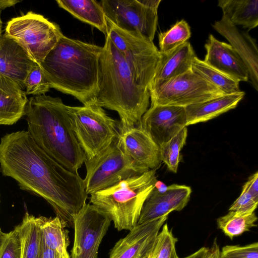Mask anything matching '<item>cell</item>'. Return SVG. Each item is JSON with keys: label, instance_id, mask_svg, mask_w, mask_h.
I'll use <instances>...</instances> for the list:
<instances>
[{"label": "cell", "instance_id": "6da1fadb", "mask_svg": "<svg viewBox=\"0 0 258 258\" xmlns=\"http://www.w3.org/2000/svg\"><path fill=\"white\" fill-rule=\"evenodd\" d=\"M0 171L20 188L44 199L67 224L86 204L83 179L48 155L29 133L7 134L0 142Z\"/></svg>", "mask_w": 258, "mask_h": 258}, {"label": "cell", "instance_id": "7a4b0ae2", "mask_svg": "<svg viewBox=\"0 0 258 258\" xmlns=\"http://www.w3.org/2000/svg\"><path fill=\"white\" fill-rule=\"evenodd\" d=\"M102 49L63 35L39 65L51 88L74 96L84 106L94 104Z\"/></svg>", "mask_w": 258, "mask_h": 258}, {"label": "cell", "instance_id": "3957f363", "mask_svg": "<svg viewBox=\"0 0 258 258\" xmlns=\"http://www.w3.org/2000/svg\"><path fill=\"white\" fill-rule=\"evenodd\" d=\"M25 115L28 132L48 155L71 172L78 173L86 159L72 127L68 106L59 97L33 96Z\"/></svg>", "mask_w": 258, "mask_h": 258}, {"label": "cell", "instance_id": "277c9868", "mask_svg": "<svg viewBox=\"0 0 258 258\" xmlns=\"http://www.w3.org/2000/svg\"><path fill=\"white\" fill-rule=\"evenodd\" d=\"M98 69L95 103L118 113L119 130L139 125L148 110L149 91L136 83L123 56L108 35Z\"/></svg>", "mask_w": 258, "mask_h": 258}, {"label": "cell", "instance_id": "5b68a950", "mask_svg": "<svg viewBox=\"0 0 258 258\" xmlns=\"http://www.w3.org/2000/svg\"><path fill=\"white\" fill-rule=\"evenodd\" d=\"M155 171L149 170L93 193L90 202L105 214L118 231H130L138 225L143 204L154 187Z\"/></svg>", "mask_w": 258, "mask_h": 258}, {"label": "cell", "instance_id": "8992f818", "mask_svg": "<svg viewBox=\"0 0 258 258\" xmlns=\"http://www.w3.org/2000/svg\"><path fill=\"white\" fill-rule=\"evenodd\" d=\"M68 111L72 127L86 159L97 155L117 138L119 122L96 103L79 107L68 106Z\"/></svg>", "mask_w": 258, "mask_h": 258}, {"label": "cell", "instance_id": "52a82bcc", "mask_svg": "<svg viewBox=\"0 0 258 258\" xmlns=\"http://www.w3.org/2000/svg\"><path fill=\"white\" fill-rule=\"evenodd\" d=\"M84 163L86 175L83 181L88 195L149 170L137 165L125 154L117 138L94 157L86 158Z\"/></svg>", "mask_w": 258, "mask_h": 258}, {"label": "cell", "instance_id": "ba28073f", "mask_svg": "<svg viewBox=\"0 0 258 258\" xmlns=\"http://www.w3.org/2000/svg\"><path fill=\"white\" fill-rule=\"evenodd\" d=\"M108 36L127 63L136 83L148 89L160 58L153 41L140 34L128 32L106 19Z\"/></svg>", "mask_w": 258, "mask_h": 258}, {"label": "cell", "instance_id": "9c48e42d", "mask_svg": "<svg viewBox=\"0 0 258 258\" xmlns=\"http://www.w3.org/2000/svg\"><path fill=\"white\" fill-rule=\"evenodd\" d=\"M5 33L18 41L38 64L63 35L57 24L33 12L12 18Z\"/></svg>", "mask_w": 258, "mask_h": 258}, {"label": "cell", "instance_id": "30bf717a", "mask_svg": "<svg viewBox=\"0 0 258 258\" xmlns=\"http://www.w3.org/2000/svg\"><path fill=\"white\" fill-rule=\"evenodd\" d=\"M161 0H102L106 18L124 31L140 34L153 41Z\"/></svg>", "mask_w": 258, "mask_h": 258}, {"label": "cell", "instance_id": "8fae6325", "mask_svg": "<svg viewBox=\"0 0 258 258\" xmlns=\"http://www.w3.org/2000/svg\"><path fill=\"white\" fill-rule=\"evenodd\" d=\"M149 93L151 105L183 107L226 95L192 70L149 91Z\"/></svg>", "mask_w": 258, "mask_h": 258}, {"label": "cell", "instance_id": "7c38bea8", "mask_svg": "<svg viewBox=\"0 0 258 258\" xmlns=\"http://www.w3.org/2000/svg\"><path fill=\"white\" fill-rule=\"evenodd\" d=\"M111 221L102 211L86 204L73 219L74 240L71 258H97Z\"/></svg>", "mask_w": 258, "mask_h": 258}, {"label": "cell", "instance_id": "4fadbf2b", "mask_svg": "<svg viewBox=\"0 0 258 258\" xmlns=\"http://www.w3.org/2000/svg\"><path fill=\"white\" fill-rule=\"evenodd\" d=\"M139 125L160 145L186 127L184 107L171 105H151L143 115Z\"/></svg>", "mask_w": 258, "mask_h": 258}, {"label": "cell", "instance_id": "5bb4252c", "mask_svg": "<svg viewBox=\"0 0 258 258\" xmlns=\"http://www.w3.org/2000/svg\"><path fill=\"white\" fill-rule=\"evenodd\" d=\"M168 216L137 225L115 244L109 258H149Z\"/></svg>", "mask_w": 258, "mask_h": 258}, {"label": "cell", "instance_id": "9a60e30c", "mask_svg": "<svg viewBox=\"0 0 258 258\" xmlns=\"http://www.w3.org/2000/svg\"><path fill=\"white\" fill-rule=\"evenodd\" d=\"M117 140L122 151L137 165L154 170L160 166L159 146L139 124L119 130Z\"/></svg>", "mask_w": 258, "mask_h": 258}, {"label": "cell", "instance_id": "2e32d148", "mask_svg": "<svg viewBox=\"0 0 258 258\" xmlns=\"http://www.w3.org/2000/svg\"><path fill=\"white\" fill-rule=\"evenodd\" d=\"M191 193V188L185 185L172 184L163 192L154 187L143 204L138 224L182 210L189 202Z\"/></svg>", "mask_w": 258, "mask_h": 258}, {"label": "cell", "instance_id": "e0dca14e", "mask_svg": "<svg viewBox=\"0 0 258 258\" xmlns=\"http://www.w3.org/2000/svg\"><path fill=\"white\" fill-rule=\"evenodd\" d=\"M212 26L229 41L243 60L247 68L250 82L258 91V50L255 39L248 32L232 24L224 15Z\"/></svg>", "mask_w": 258, "mask_h": 258}, {"label": "cell", "instance_id": "ac0fdd59", "mask_svg": "<svg viewBox=\"0 0 258 258\" xmlns=\"http://www.w3.org/2000/svg\"><path fill=\"white\" fill-rule=\"evenodd\" d=\"M205 47L207 53L203 60L207 64L239 82L248 80L245 64L230 44L220 41L210 34Z\"/></svg>", "mask_w": 258, "mask_h": 258}, {"label": "cell", "instance_id": "d6986e66", "mask_svg": "<svg viewBox=\"0 0 258 258\" xmlns=\"http://www.w3.org/2000/svg\"><path fill=\"white\" fill-rule=\"evenodd\" d=\"M36 64L18 41L5 33L0 36V74L24 89L26 78Z\"/></svg>", "mask_w": 258, "mask_h": 258}, {"label": "cell", "instance_id": "ffe728a7", "mask_svg": "<svg viewBox=\"0 0 258 258\" xmlns=\"http://www.w3.org/2000/svg\"><path fill=\"white\" fill-rule=\"evenodd\" d=\"M160 60L148 90H152L169 80L191 70L196 56L188 41L165 53H160Z\"/></svg>", "mask_w": 258, "mask_h": 258}, {"label": "cell", "instance_id": "44dd1931", "mask_svg": "<svg viewBox=\"0 0 258 258\" xmlns=\"http://www.w3.org/2000/svg\"><path fill=\"white\" fill-rule=\"evenodd\" d=\"M28 99L16 82L0 74V124L13 125L24 115Z\"/></svg>", "mask_w": 258, "mask_h": 258}, {"label": "cell", "instance_id": "7402d4cb", "mask_svg": "<svg viewBox=\"0 0 258 258\" xmlns=\"http://www.w3.org/2000/svg\"><path fill=\"white\" fill-rule=\"evenodd\" d=\"M245 93L240 91L226 94L184 107L186 126L207 121L231 109L235 108L243 99Z\"/></svg>", "mask_w": 258, "mask_h": 258}, {"label": "cell", "instance_id": "603a6c76", "mask_svg": "<svg viewBox=\"0 0 258 258\" xmlns=\"http://www.w3.org/2000/svg\"><path fill=\"white\" fill-rule=\"evenodd\" d=\"M58 6L80 21L108 35L106 18L99 2L95 0H57Z\"/></svg>", "mask_w": 258, "mask_h": 258}, {"label": "cell", "instance_id": "cb8c5ba5", "mask_svg": "<svg viewBox=\"0 0 258 258\" xmlns=\"http://www.w3.org/2000/svg\"><path fill=\"white\" fill-rule=\"evenodd\" d=\"M223 15L234 25L249 31L258 25L257 0H219Z\"/></svg>", "mask_w": 258, "mask_h": 258}, {"label": "cell", "instance_id": "d4e9b609", "mask_svg": "<svg viewBox=\"0 0 258 258\" xmlns=\"http://www.w3.org/2000/svg\"><path fill=\"white\" fill-rule=\"evenodd\" d=\"M37 218L43 243L62 258H66L69 255L67 249L70 244L67 223L58 216Z\"/></svg>", "mask_w": 258, "mask_h": 258}, {"label": "cell", "instance_id": "484cf974", "mask_svg": "<svg viewBox=\"0 0 258 258\" xmlns=\"http://www.w3.org/2000/svg\"><path fill=\"white\" fill-rule=\"evenodd\" d=\"M17 227L21 241V258H40L41 235L38 218L26 213Z\"/></svg>", "mask_w": 258, "mask_h": 258}, {"label": "cell", "instance_id": "4316f807", "mask_svg": "<svg viewBox=\"0 0 258 258\" xmlns=\"http://www.w3.org/2000/svg\"><path fill=\"white\" fill-rule=\"evenodd\" d=\"M191 70L224 94L241 91L238 81L211 67L196 56L192 61Z\"/></svg>", "mask_w": 258, "mask_h": 258}, {"label": "cell", "instance_id": "83f0119b", "mask_svg": "<svg viewBox=\"0 0 258 258\" xmlns=\"http://www.w3.org/2000/svg\"><path fill=\"white\" fill-rule=\"evenodd\" d=\"M257 218L254 213L249 215H239L229 211L225 215L217 220L218 228L231 239L256 226Z\"/></svg>", "mask_w": 258, "mask_h": 258}, {"label": "cell", "instance_id": "f1b7e54d", "mask_svg": "<svg viewBox=\"0 0 258 258\" xmlns=\"http://www.w3.org/2000/svg\"><path fill=\"white\" fill-rule=\"evenodd\" d=\"M190 36V28L186 21H178L168 30L159 34V50L161 53H167L187 41Z\"/></svg>", "mask_w": 258, "mask_h": 258}, {"label": "cell", "instance_id": "f546056e", "mask_svg": "<svg viewBox=\"0 0 258 258\" xmlns=\"http://www.w3.org/2000/svg\"><path fill=\"white\" fill-rule=\"evenodd\" d=\"M187 135L186 127L168 141L159 145L160 158L171 171L176 173L180 161V151L185 145Z\"/></svg>", "mask_w": 258, "mask_h": 258}, {"label": "cell", "instance_id": "4dcf8cb0", "mask_svg": "<svg viewBox=\"0 0 258 258\" xmlns=\"http://www.w3.org/2000/svg\"><path fill=\"white\" fill-rule=\"evenodd\" d=\"M177 240L165 223L158 234L149 258H178L175 249Z\"/></svg>", "mask_w": 258, "mask_h": 258}, {"label": "cell", "instance_id": "1f68e13d", "mask_svg": "<svg viewBox=\"0 0 258 258\" xmlns=\"http://www.w3.org/2000/svg\"><path fill=\"white\" fill-rule=\"evenodd\" d=\"M26 95H45L51 88L50 83L40 66L37 64L31 71L24 81Z\"/></svg>", "mask_w": 258, "mask_h": 258}, {"label": "cell", "instance_id": "d6a6232c", "mask_svg": "<svg viewBox=\"0 0 258 258\" xmlns=\"http://www.w3.org/2000/svg\"><path fill=\"white\" fill-rule=\"evenodd\" d=\"M221 258H258L257 242L244 246L226 245L220 250Z\"/></svg>", "mask_w": 258, "mask_h": 258}, {"label": "cell", "instance_id": "836d02e7", "mask_svg": "<svg viewBox=\"0 0 258 258\" xmlns=\"http://www.w3.org/2000/svg\"><path fill=\"white\" fill-rule=\"evenodd\" d=\"M21 241L17 226L8 233L0 258H21Z\"/></svg>", "mask_w": 258, "mask_h": 258}, {"label": "cell", "instance_id": "e575fe53", "mask_svg": "<svg viewBox=\"0 0 258 258\" xmlns=\"http://www.w3.org/2000/svg\"><path fill=\"white\" fill-rule=\"evenodd\" d=\"M257 204L258 200L246 190L242 189L241 194L231 205L228 211L239 215H249L254 213Z\"/></svg>", "mask_w": 258, "mask_h": 258}, {"label": "cell", "instance_id": "d590c367", "mask_svg": "<svg viewBox=\"0 0 258 258\" xmlns=\"http://www.w3.org/2000/svg\"><path fill=\"white\" fill-rule=\"evenodd\" d=\"M242 189L249 193L258 200V172L251 175L242 186Z\"/></svg>", "mask_w": 258, "mask_h": 258}, {"label": "cell", "instance_id": "8d00e7d4", "mask_svg": "<svg viewBox=\"0 0 258 258\" xmlns=\"http://www.w3.org/2000/svg\"><path fill=\"white\" fill-rule=\"evenodd\" d=\"M40 258H62L56 252L47 247L42 241Z\"/></svg>", "mask_w": 258, "mask_h": 258}, {"label": "cell", "instance_id": "74e56055", "mask_svg": "<svg viewBox=\"0 0 258 258\" xmlns=\"http://www.w3.org/2000/svg\"><path fill=\"white\" fill-rule=\"evenodd\" d=\"M208 258H221L220 249L217 244L216 238L214 240L211 247H210V254Z\"/></svg>", "mask_w": 258, "mask_h": 258}, {"label": "cell", "instance_id": "f35d334b", "mask_svg": "<svg viewBox=\"0 0 258 258\" xmlns=\"http://www.w3.org/2000/svg\"><path fill=\"white\" fill-rule=\"evenodd\" d=\"M154 187L159 192H164L167 188V186L161 181L157 180L155 184Z\"/></svg>", "mask_w": 258, "mask_h": 258}, {"label": "cell", "instance_id": "ab89813d", "mask_svg": "<svg viewBox=\"0 0 258 258\" xmlns=\"http://www.w3.org/2000/svg\"><path fill=\"white\" fill-rule=\"evenodd\" d=\"M7 235L8 233L3 232L0 227V255L2 250L3 245L7 238Z\"/></svg>", "mask_w": 258, "mask_h": 258}, {"label": "cell", "instance_id": "60d3db41", "mask_svg": "<svg viewBox=\"0 0 258 258\" xmlns=\"http://www.w3.org/2000/svg\"><path fill=\"white\" fill-rule=\"evenodd\" d=\"M2 10L0 8V36L2 34L3 22L1 19V12Z\"/></svg>", "mask_w": 258, "mask_h": 258}, {"label": "cell", "instance_id": "b9f144b4", "mask_svg": "<svg viewBox=\"0 0 258 258\" xmlns=\"http://www.w3.org/2000/svg\"><path fill=\"white\" fill-rule=\"evenodd\" d=\"M66 258H70V257H69V255H68Z\"/></svg>", "mask_w": 258, "mask_h": 258}, {"label": "cell", "instance_id": "7bdbcfd3", "mask_svg": "<svg viewBox=\"0 0 258 258\" xmlns=\"http://www.w3.org/2000/svg\"><path fill=\"white\" fill-rule=\"evenodd\" d=\"M0 203H1V200H0Z\"/></svg>", "mask_w": 258, "mask_h": 258}]
</instances>
